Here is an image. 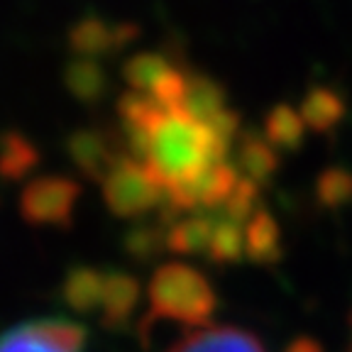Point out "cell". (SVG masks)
I'll return each instance as SVG.
<instances>
[{
  "label": "cell",
  "instance_id": "obj_1",
  "mask_svg": "<svg viewBox=\"0 0 352 352\" xmlns=\"http://www.w3.org/2000/svg\"><path fill=\"white\" fill-rule=\"evenodd\" d=\"M130 157L142 162L164 191L184 186L206 169L228 162L232 142L179 108H164L147 130H125Z\"/></svg>",
  "mask_w": 352,
  "mask_h": 352
},
{
  "label": "cell",
  "instance_id": "obj_2",
  "mask_svg": "<svg viewBox=\"0 0 352 352\" xmlns=\"http://www.w3.org/2000/svg\"><path fill=\"white\" fill-rule=\"evenodd\" d=\"M147 316L140 333L147 336L157 320H174L186 328H210L218 296L210 281L196 267L184 262H164L147 284Z\"/></svg>",
  "mask_w": 352,
  "mask_h": 352
},
{
  "label": "cell",
  "instance_id": "obj_3",
  "mask_svg": "<svg viewBox=\"0 0 352 352\" xmlns=\"http://www.w3.org/2000/svg\"><path fill=\"white\" fill-rule=\"evenodd\" d=\"M100 186L108 210L125 220L152 213L166 198L164 186L157 182V176L130 154H122Z\"/></svg>",
  "mask_w": 352,
  "mask_h": 352
},
{
  "label": "cell",
  "instance_id": "obj_4",
  "mask_svg": "<svg viewBox=\"0 0 352 352\" xmlns=\"http://www.w3.org/2000/svg\"><path fill=\"white\" fill-rule=\"evenodd\" d=\"M81 186L69 176H37L20 193V215L30 226L72 228Z\"/></svg>",
  "mask_w": 352,
  "mask_h": 352
},
{
  "label": "cell",
  "instance_id": "obj_5",
  "mask_svg": "<svg viewBox=\"0 0 352 352\" xmlns=\"http://www.w3.org/2000/svg\"><path fill=\"white\" fill-rule=\"evenodd\" d=\"M186 74L160 52H140L122 64V78L130 91L152 96L164 108H179L186 88Z\"/></svg>",
  "mask_w": 352,
  "mask_h": 352
},
{
  "label": "cell",
  "instance_id": "obj_6",
  "mask_svg": "<svg viewBox=\"0 0 352 352\" xmlns=\"http://www.w3.org/2000/svg\"><path fill=\"white\" fill-rule=\"evenodd\" d=\"M140 28L130 20L108 22L98 15H86L76 20L69 30V50L74 56H86V59H103L108 54H116L118 50L135 42Z\"/></svg>",
  "mask_w": 352,
  "mask_h": 352
},
{
  "label": "cell",
  "instance_id": "obj_7",
  "mask_svg": "<svg viewBox=\"0 0 352 352\" xmlns=\"http://www.w3.org/2000/svg\"><path fill=\"white\" fill-rule=\"evenodd\" d=\"M66 152L72 157V162L76 164V169L81 171L86 179L91 182H100L108 176V171L116 166V162L122 154L113 147V142L108 140V135L94 127H83V130L72 132V138L66 142Z\"/></svg>",
  "mask_w": 352,
  "mask_h": 352
},
{
  "label": "cell",
  "instance_id": "obj_8",
  "mask_svg": "<svg viewBox=\"0 0 352 352\" xmlns=\"http://www.w3.org/2000/svg\"><path fill=\"white\" fill-rule=\"evenodd\" d=\"M169 352H267L257 336L235 325H215L188 333Z\"/></svg>",
  "mask_w": 352,
  "mask_h": 352
},
{
  "label": "cell",
  "instance_id": "obj_9",
  "mask_svg": "<svg viewBox=\"0 0 352 352\" xmlns=\"http://www.w3.org/2000/svg\"><path fill=\"white\" fill-rule=\"evenodd\" d=\"M140 281L127 272H105L103 306H100V323L108 330H120L130 323L132 314L140 303Z\"/></svg>",
  "mask_w": 352,
  "mask_h": 352
},
{
  "label": "cell",
  "instance_id": "obj_10",
  "mask_svg": "<svg viewBox=\"0 0 352 352\" xmlns=\"http://www.w3.org/2000/svg\"><path fill=\"white\" fill-rule=\"evenodd\" d=\"M235 169L257 186H267L279 169V154L267 138L242 132L235 142Z\"/></svg>",
  "mask_w": 352,
  "mask_h": 352
},
{
  "label": "cell",
  "instance_id": "obj_11",
  "mask_svg": "<svg viewBox=\"0 0 352 352\" xmlns=\"http://www.w3.org/2000/svg\"><path fill=\"white\" fill-rule=\"evenodd\" d=\"M228 108V94L223 83L204 74H186V88L179 100V110L184 116L198 122H210L218 113Z\"/></svg>",
  "mask_w": 352,
  "mask_h": 352
},
{
  "label": "cell",
  "instance_id": "obj_12",
  "mask_svg": "<svg viewBox=\"0 0 352 352\" xmlns=\"http://www.w3.org/2000/svg\"><path fill=\"white\" fill-rule=\"evenodd\" d=\"M105 274L96 267H72L61 281V301L72 308L74 314H96L103 306Z\"/></svg>",
  "mask_w": 352,
  "mask_h": 352
},
{
  "label": "cell",
  "instance_id": "obj_13",
  "mask_svg": "<svg viewBox=\"0 0 352 352\" xmlns=\"http://www.w3.org/2000/svg\"><path fill=\"white\" fill-rule=\"evenodd\" d=\"M61 78H64L66 91L78 103H86V105L100 103L110 88V78L103 66H100V61L86 59V56H74V59L66 61Z\"/></svg>",
  "mask_w": 352,
  "mask_h": 352
},
{
  "label": "cell",
  "instance_id": "obj_14",
  "mask_svg": "<svg viewBox=\"0 0 352 352\" xmlns=\"http://www.w3.org/2000/svg\"><path fill=\"white\" fill-rule=\"evenodd\" d=\"M215 213H191L166 232V250L174 254H208Z\"/></svg>",
  "mask_w": 352,
  "mask_h": 352
},
{
  "label": "cell",
  "instance_id": "obj_15",
  "mask_svg": "<svg viewBox=\"0 0 352 352\" xmlns=\"http://www.w3.org/2000/svg\"><path fill=\"white\" fill-rule=\"evenodd\" d=\"M245 257L254 264H272L281 257V232L274 215L257 210L245 226Z\"/></svg>",
  "mask_w": 352,
  "mask_h": 352
},
{
  "label": "cell",
  "instance_id": "obj_16",
  "mask_svg": "<svg viewBox=\"0 0 352 352\" xmlns=\"http://www.w3.org/2000/svg\"><path fill=\"white\" fill-rule=\"evenodd\" d=\"M32 338L59 352H83L88 340L86 325L69 318H37L22 323Z\"/></svg>",
  "mask_w": 352,
  "mask_h": 352
},
{
  "label": "cell",
  "instance_id": "obj_17",
  "mask_svg": "<svg viewBox=\"0 0 352 352\" xmlns=\"http://www.w3.org/2000/svg\"><path fill=\"white\" fill-rule=\"evenodd\" d=\"M39 164V149L20 132H6L0 138V176L17 182Z\"/></svg>",
  "mask_w": 352,
  "mask_h": 352
},
{
  "label": "cell",
  "instance_id": "obj_18",
  "mask_svg": "<svg viewBox=\"0 0 352 352\" xmlns=\"http://www.w3.org/2000/svg\"><path fill=\"white\" fill-rule=\"evenodd\" d=\"M215 213V230L210 237L208 254L206 257L215 264H232L245 257V226L230 218H223L218 210Z\"/></svg>",
  "mask_w": 352,
  "mask_h": 352
},
{
  "label": "cell",
  "instance_id": "obj_19",
  "mask_svg": "<svg viewBox=\"0 0 352 352\" xmlns=\"http://www.w3.org/2000/svg\"><path fill=\"white\" fill-rule=\"evenodd\" d=\"M264 138L270 140L274 147H284V149L298 147L303 138L301 120H298V116L289 105H276L270 116H267V120H264Z\"/></svg>",
  "mask_w": 352,
  "mask_h": 352
},
{
  "label": "cell",
  "instance_id": "obj_20",
  "mask_svg": "<svg viewBox=\"0 0 352 352\" xmlns=\"http://www.w3.org/2000/svg\"><path fill=\"white\" fill-rule=\"evenodd\" d=\"M162 250H166V235L160 228L140 226V228H132L125 235V252L132 259L147 262V259L157 257Z\"/></svg>",
  "mask_w": 352,
  "mask_h": 352
},
{
  "label": "cell",
  "instance_id": "obj_21",
  "mask_svg": "<svg viewBox=\"0 0 352 352\" xmlns=\"http://www.w3.org/2000/svg\"><path fill=\"white\" fill-rule=\"evenodd\" d=\"M303 118L308 120V125L314 127H325L330 125V120L336 118V100L333 96L325 91H314L308 96V100L303 103Z\"/></svg>",
  "mask_w": 352,
  "mask_h": 352
},
{
  "label": "cell",
  "instance_id": "obj_22",
  "mask_svg": "<svg viewBox=\"0 0 352 352\" xmlns=\"http://www.w3.org/2000/svg\"><path fill=\"white\" fill-rule=\"evenodd\" d=\"M0 352H59V350H54V347L44 345L37 338H32L25 325H17V328L0 333Z\"/></svg>",
  "mask_w": 352,
  "mask_h": 352
},
{
  "label": "cell",
  "instance_id": "obj_23",
  "mask_svg": "<svg viewBox=\"0 0 352 352\" xmlns=\"http://www.w3.org/2000/svg\"><path fill=\"white\" fill-rule=\"evenodd\" d=\"M286 352H320L318 345H314L311 340H296L294 345H289Z\"/></svg>",
  "mask_w": 352,
  "mask_h": 352
},
{
  "label": "cell",
  "instance_id": "obj_24",
  "mask_svg": "<svg viewBox=\"0 0 352 352\" xmlns=\"http://www.w3.org/2000/svg\"><path fill=\"white\" fill-rule=\"evenodd\" d=\"M347 352H352V320H350V345H347Z\"/></svg>",
  "mask_w": 352,
  "mask_h": 352
}]
</instances>
